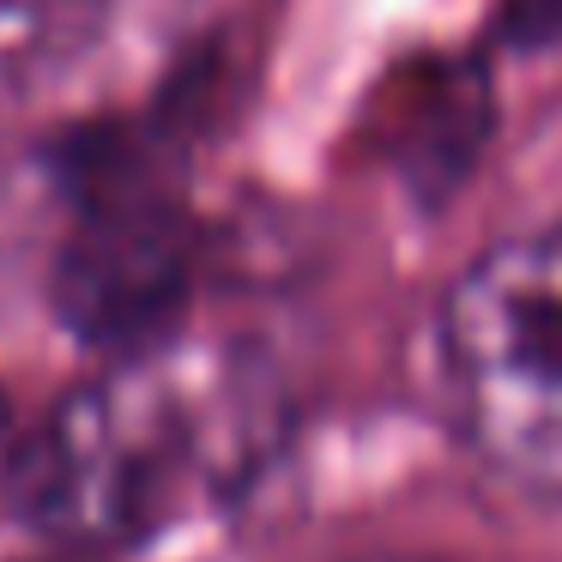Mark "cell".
<instances>
[{"instance_id":"cell-1","label":"cell","mask_w":562,"mask_h":562,"mask_svg":"<svg viewBox=\"0 0 562 562\" xmlns=\"http://www.w3.org/2000/svg\"><path fill=\"white\" fill-rule=\"evenodd\" d=\"M291 393L243 339L158 333L86 375L13 453L25 526L61 550H134L236 508L279 465Z\"/></svg>"},{"instance_id":"cell-2","label":"cell","mask_w":562,"mask_h":562,"mask_svg":"<svg viewBox=\"0 0 562 562\" xmlns=\"http://www.w3.org/2000/svg\"><path fill=\"white\" fill-rule=\"evenodd\" d=\"M436 369L477 465L562 502V218L465 260L436 308Z\"/></svg>"},{"instance_id":"cell-3","label":"cell","mask_w":562,"mask_h":562,"mask_svg":"<svg viewBox=\"0 0 562 562\" xmlns=\"http://www.w3.org/2000/svg\"><path fill=\"white\" fill-rule=\"evenodd\" d=\"M194 272V243L151 194H98L55 267V303L91 345H146L176 315Z\"/></svg>"},{"instance_id":"cell-4","label":"cell","mask_w":562,"mask_h":562,"mask_svg":"<svg viewBox=\"0 0 562 562\" xmlns=\"http://www.w3.org/2000/svg\"><path fill=\"white\" fill-rule=\"evenodd\" d=\"M115 0H0V91L61 79L103 37Z\"/></svg>"},{"instance_id":"cell-5","label":"cell","mask_w":562,"mask_h":562,"mask_svg":"<svg viewBox=\"0 0 562 562\" xmlns=\"http://www.w3.org/2000/svg\"><path fill=\"white\" fill-rule=\"evenodd\" d=\"M514 19H520L526 37H562V0H514Z\"/></svg>"}]
</instances>
